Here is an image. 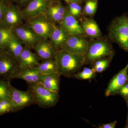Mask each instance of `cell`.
<instances>
[{
    "label": "cell",
    "instance_id": "cell-1",
    "mask_svg": "<svg viewBox=\"0 0 128 128\" xmlns=\"http://www.w3.org/2000/svg\"><path fill=\"white\" fill-rule=\"evenodd\" d=\"M60 76L73 78L84 64V56L77 55L60 49L57 51L55 57Z\"/></svg>",
    "mask_w": 128,
    "mask_h": 128
},
{
    "label": "cell",
    "instance_id": "cell-2",
    "mask_svg": "<svg viewBox=\"0 0 128 128\" xmlns=\"http://www.w3.org/2000/svg\"><path fill=\"white\" fill-rule=\"evenodd\" d=\"M108 34L112 42L128 52V16L126 14L114 18L109 25Z\"/></svg>",
    "mask_w": 128,
    "mask_h": 128
},
{
    "label": "cell",
    "instance_id": "cell-3",
    "mask_svg": "<svg viewBox=\"0 0 128 128\" xmlns=\"http://www.w3.org/2000/svg\"><path fill=\"white\" fill-rule=\"evenodd\" d=\"M112 44L105 39H99L89 43L84 56V64H93L101 59L112 58L114 54Z\"/></svg>",
    "mask_w": 128,
    "mask_h": 128
},
{
    "label": "cell",
    "instance_id": "cell-4",
    "mask_svg": "<svg viewBox=\"0 0 128 128\" xmlns=\"http://www.w3.org/2000/svg\"><path fill=\"white\" fill-rule=\"evenodd\" d=\"M35 103L41 107H52L55 106L59 99L58 92L46 89L41 82L28 83Z\"/></svg>",
    "mask_w": 128,
    "mask_h": 128
},
{
    "label": "cell",
    "instance_id": "cell-5",
    "mask_svg": "<svg viewBox=\"0 0 128 128\" xmlns=\"http://www.w3.org/2000/svg\"><path fill=\"white\" fill-rule=\"evenodd\" d=\"M27 24L44 39L49 38L55 25L48 19L45 13L28 18Z\"/></svg>",
    "mask_w": 128,
    "mask_h": 128
},
{
    "label": "cell",
    "instance_id": "cell-6",
    "mask_svg": "<svg viewBox=\"0 0 128 128\" xmlns=\"http://www.w3.org/2000/svg\"><path fill=\"white\" fill-rule=\"evenodd\" d=\"M9 91L13 111L20 110L35 103L30 90L22 91L16 89L9 82Z\"/></svg>",
    "mask_w": 128,
    "mask_h": 128
},
{
    "label": "cell",
    "instance_id": "cell-7",
    "mask_svg": "<svg viewBox=\"0 0 128 128\" xmlns=\"http://www.w3.org/2000/svg\"><path fill=\"white\" fill-rule=\"evenodd\" d=\"M14 29V36L25 47L30 49L34 48L36 44L41 39L28 24H22L15 27Z\"/></svg>",
    "mask_w": 128,
    "mask_h": 128
},
{
    "label": "cell",
    "instance_id": "cell-8",
    "mask_svg": "<svg viewBox=\"0 0 128 128\" xmlns=\"http://www.w3.org/2000/svg\"><path fill=\"white\" fill-rule=\"evenodd\" d=\"M89 43L86 37L71 35L62 49L74 54L84 56L88 49Z\"/></svg>",
    "mask_w": 128,
    "mask_h": 128
},
{
    "label": "cell",
    "instance_id": "cell-9",
    "mask_svg": "<svg viewBox=\"0 0 128 128\" xmlns=\"http://www.w3.org/2000/svg\"><path fill=\"white\" fill-rule=\"evenodd\" d=\"M128 63L123 69L112 78L105 92L106 96L118 94L121 87L128 80Z\"/></svg>",
    "mask_w": 128,
    "mask_h": 128
},
{
    "label": "cell",
    "instance_id": "cell-10",
    "mask_svg": "<svg viewBox=\"0 0 128 128\" xmlns=\"http://www.w3.org/2000/svg\"><path fill=\"white\" fill-rule=\"evenodd\" d=\"M66 8L59 1H50L45 12L48 19L55 24H60L62 22L65 14Z\"/></svg>",
    "mask_w": 128,
    "mask_h": 128
},
{
    "label": "cell",
    "instance_id": "cell-11",
    "mask_svg": "<svg viewBox=\"0 0 128 128\" xmlns=\"http://www.w3.org/2000/svg\"><path fill=\"white\" fill-rule=\"evenodd\" d=\"M60 25L70 36H86L76 18L72 15L67 9L64 18Z\"/></svg>",
    "mask_w": 128,
    "mask_h": 128
},
{
    "label": "cell",
    "instance_id": "cell-12",
    "mask_svg": "<svg viewBox=\"0 0 128 128\" xmlns=\"http://www.w3.org/2000/svg\"><path fill=\"white\" fill-rule=\"evenodd\" d=\"M38 58L43 60L55 59L58 50L54 48L48 39L41 38L34 48Z\"/></svg>",
    "mask_w": 128,
    "mask_h": 128
},
{
    "label": "cell",
    "instance_id": "cell-13",
    "mask_svg": "<svg viewBox=\"0 0 128 128\" xmlns=\"http://www.w3.org/2000/svg\"><path fill=\"white\" fill-rule=\"evenodd\" d=\"M51 0H32L22 11L24 18H30L45 13Z\"/></svg>",
    "mask_w": 128,
    "mask_h": 128
},
{
    "label": "cell",
    "instance_id": "cell-14",
    "mask_svg": "<svg viewBox=\"0 0 128 128\" xmlns=\"http://www.w3.org/2000/svg\"><path fill=\"white\" fill-rule=\"evenodd\" d=\"M42 73L35 68H22L19 67L12 73L10 78L21 79L28 83L40 82Z\"/></svg>",
    "mask_w": 128,
    "mask_h": 128
},
{
    "label": "cell",
    "instance_id": "cell-15",
    "mask_svg": "<svg viewBox=\"0 0 128 128\" xmlns=\"http://www.w3.org/2000/svg\"><path fill=\"white\" fill-rule=\"evenodd\" d=\"M70 35L60 24L54 25L49 40L57 50L62 49Z\"/></svg>",
    "mask_w": 128,
    "mask_h": 128
},
{
    "label": "cell",
    "instance_id": "cell-16",
    "mask_svg": "<svg viewBox=\"0 0 128 128\" xmlns=\"http://www.w3.org/2000/svg\"><path fill=\"white\" fill-rule=\"evenodd\" d=\"M38 58L36 53L34 54L30 49L25 47L17 60L20 68H35L40 64Z\"/></svg>",
    "mask_w": 128,
    "mask_h": 128
},
{
    "label": "cell",
    "instance_id": "cell-17",
    "mask_svg": "<svg viewBox=\"0 0 128 128\" xmlns=\"http://www.w3.org/2000/svg\"><path fill=\"white\" fill-rule=\"evenodd\" d=\"M19 65L18 60L13 56H3L0 58V75L10 78Z\"/></svg>",
    "mask_w": 128,
    "mask_h": 128
},
{
    "label": "cell",
    "instance_id": "cell-18",
    "mask_svg": "<svg viewBox=\"0 0 128 128\" xmlns=\"http://www.w3.org/2000/svg\"><path fill=\"white\" fill-rule=\"evenodd\" d=\"M60 76V75L58 73L49 74H42L40 77V82L48 90L59 92Z\"/></svg>",
    "mask_w": 128,
    "mask_h": 128
},
{
    "label": "cell",
    "instance_id": "cell-19",
    "mask_svg": "<svg viewBox=\"0 0 128 128\" xmlns=\"http://www.w3.org/2000/svg\"><path fill=\"white\" fill-rule=\"evenodd\" d=\"M24 18L22 11L14 6L8 9L5 14L6 23L10 26L16 27L22 24Z\"/></svg>",
    "mask_w": 128,
    "mask_h": 128
},
{
    "label": "cell",
    "instance_id": "cell-20",
    "mask_svg": "<svg viewBox=\"0 0 128 128\" xmlns=\"http://www.w3.org/2000/svg\"><path fill=\"white\" fill-rule=\"evenodd\" d=\"M80 25L86 36L92 38H98L102 36L100 28L92 18L85 19L82 22Z\"/></svg>",
    "mask_w": 128,
    "mask_h": 128
},
{
    "label": "cell",
    "instance_id": "cell-21",
    "mask_svg": "<svg viewBox=\"0 0 128 128\" xmlns=\"http://www.w3.org/2000/svg\"><path fill=\"white\" fill-rule=\"evenodd\" d=\"M35 68L42 74L58 73V67L55 59L44 60Z\"/></svg>",
    "mask_w": 128,
    "mask_h": 128
},
{
    "label": "cell",
    "instance_id": "cell-22",
    "mask_svg": "<svg viewBox=\"0 0 128 128\" xmlns=\"http://www.w3.org/2000/svg\"><path fill=\"white\" fill-rule=\"evenodd\" d=\"M23 44L15 36L9 41L7 44L8 48L12 56L18 60L24 48Z\"/></svg>",
    "mask_w": 128,
    "mask_h": 128
},
{
    "label": "cell",
    "instance_id": "cell-23",
    "mask_svg": "<svg viewBox=\"0 0 128 128\" xmlns=\"http://www.w3.org/2000/svg\"><path fill=\"white\" fill-rule=\"evenodd\" d=\"M96 76V73L92 68L85 67L81 71L76 73L73 78L79 80H90L94 79Z\"/></svg>",
    "mask_w": 128,
    "mask_h": 128
},
{
    "label": "cell",
    "instance_id": "cell-24",
    "mask_svg": "<svg viewBox=\"0 0 128 128\" xmlns=\"http://www.w3.org/2000/svg\"><path fill=\"white\" fill-rule=\"evenodd\" d=\"M84 11L85 15L87 16H93L96 13L98 6V0H85Z\"/></svg>",
    "mask_w": 128,
    "mask_h": 128
},
{
    "label": "cell",
    "instance_id": "cell-25",
    "mask_svg": "<svg viewBox=\"0 0 128 128\" xmlns=\"http://www.w3.org/2000/svg\"><path fill=\"white\" fill-rule=\"evenodd\" d=\"M11 31L4 28H0V49L7 45L14 37Z\"/></svg>",
    "mask_w": 128,
    "mask_h": 128
},
{
    "label": "cell",
    "instance_id": "cell-26",
    "mask_svg": "<svg viewBox=\"0 0 128 128\" xmlns=\"http://www.w3.org/2000/svg\"><path fill=\"white\" fill-rule=\"evenodd\" d=\"M112 59L105 58L98 60L94 64L92 68L96 73H101L106 70L109 66Z\"/></svg>",
    "mask_w": 128,
    "mask_h": 128
},
{
    "label": "cell",
    "instance_id": "cell-27",
    "mask_svg": "<svg viewBox=\"0 0 128 128\" xmlns=\"http://www.w3.org/2000/svg\"><path fill=\"white\" fill-rule=\"evenodd\" d=\"M82 3L78 2L68 3V7L66 9L72 15L77 18L80 16L82 12Z\"/></svg>",
    "mask_w": 128,
    "mask_h": 128
},
{
    "label": "cell",
    "instance_id": "cell-28",
    "mask_svg": "<svg viewBox=\"0 0 128 128\" xmlns=\"http://www.w3.org/2000/svg\"><path fill=\"white\" fill-rule=\"evenodd\" d=\"M9 82L0 80V101L10 100L9 91Z\"/></svg>",
    "mask_w": 128,
    "mask_h": 128
},
{
    "label": "cell",
    "instance_id": "cell-29",
    "mask_svg": "<svg viewBox=\"0 0 128 128\" xmlns=\"http://www.w3.org/2000/svg\"><path fill=\"white\" fill-rule=\"evenodd\" d=\"M11 111H13V108L10 100L0 101V115Z\"/></svg>",
    "mask_w": 128,
    "mask_h": 128
},
{
    "label": "cell",
    "instance_id": "cell-30",
    "mask_svg": "<svg viewBox=\"0 0 128 128\" xmlns=\"http://www.w3.org/2000/svg\"><path fill=\"white\" fill-rule=\"evenodd\" d=\"M118 94L120 95L126 101L128 99V80L127 82L121 88Z\"/></svg>",
    "mask_w": 128,
    "mask_h": 128
},
{
    "label": "cell",
    "instance_id": "cell-31",
    "mask_svg": "<svg viewBox=\"0 0 128 128\" xmlns=\"http://www.w3.org/2000/svg\"><path fill=\"white\" fill-rule=\"evenodd\" d=\"M117 122L116 121H113L108 123L102 124L99 125L98 128H114L116 127Z\"/></svg>",
    "mask_w": 128,
    "mask_h": 128
},
{
    "label": "cell",
    "instance_id": "cell-32",
    "mask_svg": "<svg viewBox=\"0 0 128 128\" xmlns=\"http://www.w3.org/2000/svg\"><path fill=\"white\" fill-rule=\"evenodd\" d=\"M65 2L68 3H70L72 2H78L80 3H83V1L84 0H63Z\"/></svg>",
    "mask_w": 128,
    "mask_h": 128
},
{
    "label": "cell",
    "instance_id": "cell-33",
    "mask_svg": "<svg viewBox=\"0 0 128 128\" xmlns=\"http://www.w3.org/2000/svg\"><path fill=\"white\" fill-rule=\"evenodd\" d=\"M4 15V12L3 8L0 4V20L3 18Z\"/></svg>",
    "mask_w": 128,
    "mask_h": 128
},
{
    "label": "cell",
    "instance_id": "cell-34",
    "mask_svg": "<svg viewBox=\"0 0 128 128\" xmlns=\"http://www.w3.org/2000/svg\"><path fill=\"white\" fill-rule=\"evenodd\" d=\"M125 128H128V116H127V119H126V125L125 126Z\"/></svg>",
    "mask_w": 128,
    "mask_h": 128
},
{
    "label": "cell",
    "instance_id": "cell-35",
    "mask_svg": "<svg viewBox=\"0 0 128 128\" xmlns=\"http://www.w3.org/2000/svg\"><path fill=\"white\" fill-rule=\"evenodd\" d=\"M20 0L22 2H24L27 1L28 0Z\"/></svg>",
    "mask_w": 128,
    "mask_h": 128
},
{
    "label": "cell",
    "instance_id": "cell-36",
    "mask_svg": "<svg viewBox=\"0 0 128 128\" xmlns=\"http://www.w3.org/2000/svg\"><path fill=\"white\" fill-rule=\"evenodd\" d=\"M126 103H127V106H128V100L126 101Z\"/></svg>",
    "mask_w": 128,
    "mask_h": 128
},
{
    "label": "cell",
    "instance_id": "cell-37",
    "mask_svg": "<svg viewBox=\"0 0 128 128\" xmlns=\"http://www.w3.org/2000/svg\"></svg>",
    "mask_w": 128,
    "mask_h": 128
}]
</instances>
